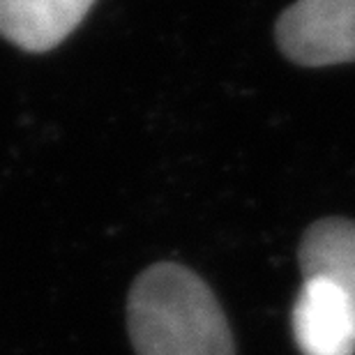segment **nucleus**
<instances>
[{
  "label": "nucleus",
  "instance_id": "obj_5",
  "mask_svg": "<svg viewBox=\"0 0 355 355\" xmlns=\"http://www.w3.org/2000/svg\"><path fill=\"white\" fill-rule=\"evenodd\" d=\"M302 277L328 279L355 309V222L344 217L318 219L300 243Z\"/></svg>",
  "mask_w": 355,
  "mask_h": 355
},
{
  "label": "nucleus",
  "instance_id": "obj_2",
  "mask_svg": "<svg viewBox=\"0 0 355 355\" xmlns=\"http://www.w3.org/2000/svg\"><path fill=\"white\" fill-rule=\"evenodd\" d=\"M275 40L302 67L355 62V0H297L277 19Z\"/></svg>",
  "mask_w": 355,
  "mask_h": 355
},
{
  "label": "nucleus",
  "instance_id": "obj_3",
  "mask_svg": "<svg viewBox=\"0 0 355 355\" xmlns=\"http://www.w3.org/2000/svg\"><path fill=\"white\" fill-rule=\"evenodd\" d=\"M291 328L302 355H353L355 309L328 279L309 277L291 311Z\"/></svg>",
  "mask_w": 355,
  "mask_h": 355
},
{
  "label": "nucleus",
  "instance_id": "obj_4",
  "mask_svg": "<svg viewBox=\"0 0 355 355\" xmlns=\"http://www.w3.org/2000/svg\"><path fill=\"white\" fill-rule=\"evenodd\" d=\"M95 0H0V35L31 53L62 44Z\"/></svg>",
  "mask_w": 355,
  "mask_h": 355
},
{
  "label": "nucleus",
  "instance_id": "obj_1",
  "mask_svg": "<svg viewBox=\"0 0 355 355\" xmlns=\"http://www.w3.org/2000/svg\"><path fill=\"white\" fill-rule=\"evenodd\" d=\"M127 330L137 355H236L222 304L194 270L146 268L127 297Z\"/></svg>",
  "mask_w": 355,
  "mask_h": 355
}]
</instances>
